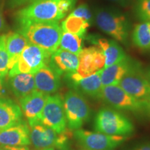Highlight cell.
I'll return each instance as SVG.
<instances>
[{"mask_svg": "<svg viewBox=\"0 0 150 150\" xmlns=\"http://www.w3.org/2000/svg\"><path fill=\"white\" fill-rule=\"evenodd\" d=\"M0 150H4V149L3 147H1V146H0Z\"/></svg>", "mask_w": 150, "mask_h": 150, "instance_id": "38", "label": "cell"}, {"mask_svg": "<svg viewBox=\"0 0 150 150\" xmlns=\"http://www.w3.org/2000/svg\"><path fill=\"white\" fill-rule=\"evenodd\" d=\"M118 86L138 100L147 102L150 97V83L138 63L125 75Z\"/></svg>", "mask_w": 150, "mask_h": 150, "instance_id": "9", "label": "cell"}, {"mask_svg": "<svg viewBox=\"0 0 150 150\" xmlns=\"http://www.w3.org/2000/svg\"><path fill=\"white\" fill-rule=\"evenodd\" d=\"M134 11L142 22H150V0H136Z\"/></svg>", "mask_w": 150, "mask_h": 150, "instance_id": "27", "label": "cell"}, {"mask_svg": "<svg viewBox=\"0 0 150 150\" xmlns=\"http://www.w3.org/2000/svg\"><path fill=\"white\" fill-rule=\"evenodd\" d=\"M70 15L83 19L84 20H86V22H88L91 24H92L93 22H94L93 15L90 11L89 7L86 4H82L79 6L77 8L73 9Z\"/></svg>", "mask_w": 150, "mask_h": 150, "instance_id": "28", "label": "cell"}, {"mask_svg": "<svg viewBox=\"0 0 150 150\" xmlns=\"http://www.w3.org/2000/svg\"><path fill=\"white\" fill-rule=\"evenodd\" d=\"M37 0H8L7 5L10 8H16L24 5L29 4Z\"/></svg>", "mask_w": 150, "mask_h": 150, "instance_id": "29", "label": "cell"}, {"mask_svg": "<svg viewBox=\"0 0 150 150\" xmlns=\"http://www.w3.org/2000/svg\"><path fill=\"white\" fill-rule=\"evenodd\" d=\"M147 107L150 111V97L147 99Z\"/></svg>", "mask_w": 150, "mask_h": 150, "instance_id": "36", "label": "cell"}, {"mask_svg": "<svg viewBox=\"0 0 150 150\" xmlns=\"http://www.w3.org/2000/svg\"><path fill=\"white\" fill-rule=\"evenodd\" d=\"M93 16L99 29L118 42L127 45L131 24L125 14L114 8H98Z\"/></svg>", "mask_w": 150, "mask_h": 150, "instance_id": "3", "label": "cell"}, {"mask_svg": "<svg viewBox=\"0 0 150 150\" xmlns=\"http://www.w3.org/2000/svg\"><path fill=\"white\" fill-rule=\"evenodd\" d=\"M51 54L35 45L29 44L22 51L18 61L9 70L8 76L22 73L34 74L42 67L48 65Z\"/></svg>", "mask_w": 150, "mask_h": 150, "instance_id": "7", "label": "cell"}, {"mask_svg": "<svg viewBox=\"0 0 150 150\" xmlns=\"http://www.w3.org/2000/svg\"><path fill=\"white\" fill-rule=\"evenodd\" d=\"M101 70L96 73L81 78L79 79L67 83L77 93L87 95L93 99H101L102 84L101 81Z\"/></svg>", "mask_w": 150, "mask_h": 150, "instance_id": "19", "label": "cell"}, {"mask_svg": "<svg viewBox=\"0 0 150 150\" xmlns=\"http://www.w3.org/2000/svg\"><path fill=\"white\" fill-rule=\"evenodd\" d=\"M33 75L35 90L47 95L55 93L61 86V75L50 65L42 67Z\"/></svg>", "mask_w": 150, "mask_h": 150, "instance_id": "16", "label": "cell"}, {"mask_svg": "<svg viewBox=\"0 0 150 150\" xmlns=\"http://www.w3.org/2000/svg\"><path fill=\"white\" fill-rule=\"evenodd\" d=\"M63 106L67 121V127L71 131L81 128L89 120L91 110L81 94L71 90L65 94Z\"/></svg>", "mask_w": 150, "mask_h": 150, "instance_id": "6", "label": "cell"}, {"mask_svg": "<svg viewBox=\"0 0 150 150\" xmlns=\"http://www.w3.org/2000/svg\"><path fill=\"white\" fill-rule=\"evenodd\" d=\"M108 1H112V2L120 5L122 6H127L131 3V0H108Z\"/></svg>", "mask_w": 150, "mask_h": 150, "instance_id": "32", "label": "cell"}, {"mask_svg": "<svg viewBox=\"0 0 150 150\" xmlns=\"http://www.w3.org/2000/svg\"><path fill=\"white\" fill-rule=\"evenodd\" d=\"M137 63L129 57L119 63L105 67L101 70V81L102 86L118 85L122 79Z\"/></svg>", "mask_w": 150, "mask_h": 150, "instance_id": "18", "label": "cell"}, {"mask_svg": "<svg viewBox=\"0 0 150 150\" xmlns=\"http://www.w3.org/2000/svg\"><path fill=\"white\" fill-rule=\"evenodd\" d=\"M83 38L63 31L59 48L79 56L83 50Z\"/></svg>", "mask_w": 150, "mask_h": 150, "instance_id": "25", "label": "cell"}, {"mask_svg": "<svg viewBox=\"0 0 150 150\" xmlns=\"http://www.w3.org/2000/svg\"><path fill=\"white\" fill-rule=\"evenodd\" d=\"M48 65L61 76L72 74L78 69L79 56L59 48L52 54Z\"/></svg>", "mask_w": 150, "mask_h": 150, "instance_id": "17", "label": "cell"}, {"mask_svg": "<svg viewBox=\"0 0 150 150\" xmlns=\"http://www.w3.org/2000/svg\"><path fill=\"white\" fill-rule=\"evenodd\" d=\"M4 93V79L0 78V97H4L3 96Z\"/></svg>", "mask_w": 150, "mask_h": 150, "instance_id": "34", "label": "cell"}, {"mask_svg": "<svg viewBox=\"0 0 150 150\" xmlns=\"http://www.w3.org/2000/svg\"><path fill=\"white\" fill-rule=\"evenodd\" d=\"M0 1H1V0H0Z\"/></svg>", "mask_w": 150, "mask_h": 150, "instance_id": "40", "label": "cell"}, {"mask_svg": "<svg viewBox=\"0 0 150 150\" xmlns=\"http://www.w3.org/2000/svg\"><path fill=\"white\" fill-rule=\"evenodd\" d=\"M9 86L17 98L21 99L35 91L34 75L28 73L18 74L9 77Z\"/></svg>", "mask_w": 150, "mask_h": 150, "instance_id": "21", "label": "cell"}, {"mask_svg": "<svg viewBox=\"0 0 150 150\" xmlns=\"http://www.w3.org/2000/svg\"><path fill=\"white\" fill-rule=\"evenodd\" d=\"M19 33L28 42L52 55L59 47L63 30L59 22H29L19 24Z\"/></svg>", "mask_w": 150, "mask_h": 150, "instance_id": "2", "label": "cell"}, {"mask_svg": "<svg viewBox=\"0 0 150 150\" xmlns=\"http://www.w3.org/2000/svg\"><path fill=\"white\" fill-rule=\"evenodd\" d=\"M40 150H54V148H46V149H42Z\"/></svg>", "mask_w": 150, "mask_h": 150, "instance_id": "37", "label": "cell"}, {"mask_svg": "<svg viewBox=\"0 0 150 150\" xmlns=\"http://www.w3.org/2000/svg\"><path fill=\"white\" fill-rule=\"evenodd\" d=\"M88 40L102 50L105 56V67L119 63L126 59L128 56L122 47L115 40H108L97 35H89Z\"/></svg>", "mask_w": 150, "mask_h": 150, "instance_id": "15", "label": "cell"}, {"mask_svg": "<svg viewBox=\"0 0 150 150\" xmlns=\"http://www.w3.org/2000/svg\"><path fill=\"white\" fill-rule=\"evenodd\" d=\"M40 122L57 133L67 129L63 100L59 95H49L41 112Z\"/></svg>", "mask_w": 150, "mask_h": 150, "instance_id": "10", "label": "cell"}, {"mask_svg": "<svg viewBox=\"0 0 150 150\" xmlns=\"http://www.w3.org/2000/svg\"><path fill=\"white\" fill-rule=\"evenodd\" d=\"M77 0H37L16 13L18 24L29 22H59L74 8Z\"/></svg>", "mask_w": 150, "mask_h": 150, "instance_id": "1", "label": "cell"}, {"mask_svg": "<svg viewBox=\"0 0 150 150\" xmlns=\"http://www.w3.org/2000/svg\"><path fill=\"white\" fill-rule=\"evenodd\" d=\"M28 44L29 42L26 38L18 31L6 34V47L9 57V70L18 61L22 51Z\"/></svg>", "mask_w": 150, "mask_h": 150, "instance_id": "22", "label": "cell"}, {"mask_svg": "<svg viewBox=\"0 0 150 150\" xmlns=\"http://www.w3.org/2000/svg\"><path fill=\"white\" fill-rule=\"evenodd\" d=\"M147 51H148V52H149V53H150V47H149V49H148V50H147Z\"/></svg>", "mask_w": 150, "mask_h": 150, "instance_id": "39", "label": "cell"}, {"mask_svg": "<svg viewBox=\"0 0 150 150\" xmlns=\"http://www.w3.org/2000/svg\"><path fill=\"white\" fill-rule=\"evenodd\" d=\"M31 143L30 129L28 124L22 120L20 122L0 131V146H27Z\"/></svg>", "mask_w": 150, "mask_h": 150, "instance_id": "14", "label": "cell"}, {"mask_svg": "<svg viewBox=\"0 0 150 150\" xmlns=\"http://www.w3.org/2000/svg\"><path fill=\"white\" fill-rule=\"evenodd\" d=\"M78 56L79 66L76 73L82 78L102 70L105 66L104 53L97 46L83 49Z\"/></svg>", "mask_w": 150, "mask_h": 150, "instance_id": "12", "label": "cell"}, {"mask_svg": "<svg viewBox=\"0 0 150 150\" xmlns=\"http://www.w3.org/2000/svg\"><path fill=\"white\" fill-rule=\"evenodd\" d=\"M101 99L119 110L136 112L147 107V102L131 96L118 85L104 86Z\"/></svg>", "mask_w": 150, "mask_h": 150, "instance_id": "11", "label": "cell"}, {"mask_svg": "<svg viewBox=\"0 0 150 150\" xmlns=\"http://www.w3.org/2000/svg\"><path fill=\"white\" fill-rule=\"evenodd\" d=\"M134 150H150V143L147 142V143L142 144V145L138 146Z\"/></svg>", "mask_w": 150, "mask_h": 150, "instance_id": "33", "label": "cell"}, {"mask_svg": "<svg viewBox=\"0 0 150 150\" xmlns=\"http://www.w3.org/2000/svg\"><path fill=\"white\" fill-rule=\"evenodd\" d=\"M4 2L0 1V32L5 28V20L4 16Z\"/></svg>", "mask_w": 150, "mask_h": 150, "instance_id": "30", "label": "cell"}, {"mask_svg": "<svg viewBox=\"0 0 150 150\" xmlns=\"http://www.w3.org/2000/svg\"><path fill=\"white\" fill-rule=\"evenodd\" d=\"M91 25V24L83 19L73 16L70 14L62 22L61 27L63 31L72 33L84 38L87 30Z\"/></svg>", "mask_w": 150, "mask_h": 150, "instance_id": "23", "label": "cell"}, {"mask_svg": "<svg viewBox=\"0 0 150 150\" xmlns=\"http://www.w3.org/2000/svg\"><path fill=\"white\" fill-rule=\"evenodd\" d=\"M94 128L97 132L110 136H126L134 131V125L128 117L120 112L108 108L97 112Z\"/></svg>", "mask_w": 150, "mask_h": 150, "instance_id": "4", "label": "cell"}, {"mask_svg": "<svg viewBox=\"0 0 150 150\" xmlns=\"http://www.w3.org/2000/svg\"><path fill=\"white\" fill-rule=\"evenodd\" d=\"M145 75H146V77L148 81H149L150 83V69L149 70H147V72L145 73Z\"/></svg>", "mask_w": 150, "mask_h": 150, "instance_id": "35", "label": "cell"}, {"mask_svg": "<svg viewBox=\"0 0 150 150\" xmlns=\"http://www.w3.org/2000/svg\"><path fill=\"white\" fill-rule=\"evenodd\" d=\"M22 120L21 108L10 98L0 97V131Z\"/></svg>", "mask_w": 150, "mask_h": 150, "instance_id": "20", "label": "cell"}, {"mask_svg": "<svg viewBox=\"0 0 150 150\" xmlns=\"http://www.w3.org/2000/svg\"><path fill=\"white\" fill-rule=\"evenodd\" d=\"M49 95L35 90L20 99L22 115L27 119L30 126L40 122L41 112Z\"/></svg>", "mask_w": 150, "mask_h": 150, "instance_id": "13", "label": "cell"}, {"mask_svg": "<svg viewBox=\"0 0 150 150\" xmlns=\"http://www.w3.org/2000/svg\"><path fill=\"white\" fill-rule=\"evenodd\" d=\"M9 57L6 47V34L0 35V78L4 79L8 74Z\"/></svg>", "mask_w": 150, "mask_h": 150, "instance_id": "26", "label": "cell"}, {"mask_svg": "<svg viewBox=\"0 0 150 150\" xmlns=\"http://www.w3.org/2000/svg\"><path fill=\"white\" fill-rule=\"evenodd\" d=\"M73 135L82 147L88 150H112L127 139L125 136H110L81 129L75 131Z\"/></svg>", "mask_w": 150, "mask_h": 150, "instance_id": "8", "label": "cell"}, {"mask_svg": "<svg viewBox=\"0 0 150 150\" xmlns=\"http://www.w3.org/2000/svg\"><path fill=\"white\" fill-rule=\"evenodd\" d=\"M30 140L38 149L57 148L59 150H67L70 140L74 137L69 129L62 133H57L40 122L30 126Z\"/></svg>", "mask_w": 150, "mask_h": 150, "instance_id": "5", "label": "cell"}, {"mask_svg": "<svg viewBox=\"0 0 150 150\" xmlns=\"http://www.w3.org/2000/svg\"><path fill=\"white\" fill-rule=\"evenodd\" d=\"M4 150H29L27 146H18V147H11V146H4Z\"/></svg>", "mask_w": 150, "mask_h": 150, "instance_id": "31", "label": "cell"}, {"mask_svg": "<svg viewBox=\"0 0 150 150\" xmlns=\"http://www.w3.org/2000/svg\"><path fill=\"white\" fill-rule=\"evenodd\" d=\"M131 38L133 44L136 47L147 51L150 47V22H141L136 24Z\"/></svg>", "mask_w": 150, "mask_h": 150, "instance_id": "24", "label": "cell"}]
</instances>
